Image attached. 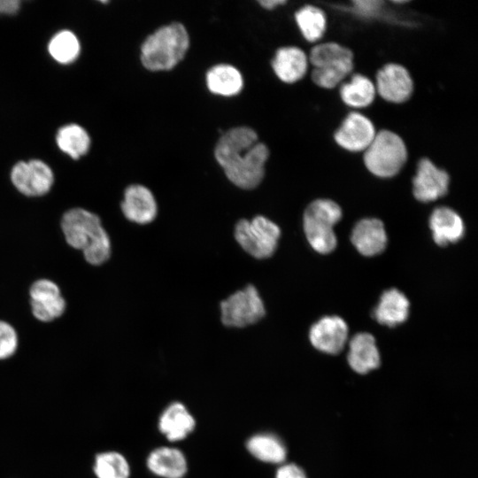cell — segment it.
I'll use <instances>...</instances> for the list:
<instances>
[{
  "mask_svg": "<svg viewBox=\"0 0 478 478\" xmlns=\"http://www.w3.org/2000/svg\"><path fill=\"white\" fill-rule=\"evenodd\" d=\"M214 156L233 184L251 189L259 185L264 178L269 150L258 140L255 130L235 127L220 137Z\"/></svg>",
  "mask_w": 478,
  "mask_h": 478,
  "instance_id": "6da1fadb",
  "label": "cell"
},
{
  "mask_svg": "<svg viewBox=\"0 0 478 478\" xmlns=\"http://www.w3.org/2000/svg\"><path fill=\"white\" fill-rule=\"evenodd\" d=\"M189 47V36L180 22H173L158 28L141 46V62L153 72L168 71L185 57Z\"/></svg>",
  "mask_w": 478,
  "mask_h": 478,
  "instance_id": "7a4b0ae2",
  "label": "cell"
},
{
  "mask_svg": "<svg viewBox=\"0 0 478 478\" xmlns=\"http://www.w3.org/2000/svg\"><path fill=\"white\" fill-rule=\"evenodd\" d=\"M308 61L313 66L312 81L328 89L336 87L353 69L351 50L336 42L315 45L310 52Z\"/></svg>",
  "mask_w": 478,
  "mask_h": 478,
  "instance_id": "3957f363",
  "label": "cell"
},
{
  "mask_svg": "<svg viewBox=\"0 0 478 478\" xmlns=\"http://www.w3.org/2000/svg\"><path fill=\"white\" fill-rule=\"evenodd\" d=\"M342 209L330 199H316L304 213V231L312 248L320 254L333 251L337 244L334 226L342 218Z\"/></svg>",
  "mask_w": 478,
  "mask_h": 478,
  "instance_id": "277c9868",
  "label": "cell"
},
{
  "mask_svg": "<svg viewBox=\"0 0 478 478\" xmlns=\"http://www.w3.org/2000/svg\"><path fill=\"white\" fill-rule=\"evenodd\" d=\"M363 159L371 173L380 178H390L397 175L405 166L407 149L397 134L381 130L364 150Z\"/></svg>",
  "mask_w": 478,
  "mask_h": 478,
  "instance_id": "5b68a950",
  "label": "cell"
},
{
  "mask_svg": "<svg viewBox=\"0 0 478 478\" xmlns=\"http://www.w3.org/2000/svg\"><path fill=\"white\" fill-rule=\"evenodd\" d=\"M60 226L66 242L76 250L83 251L111 242L100 218L81 207L66 211Z\"/></svg>",
  "mask_w": 478,
  "mask_h": 478,
  "instance_id": "8992f818",
  "label": "cell"
},
{
  "mask_svg": "<svg viewBox=\"0 0 478 478\" xmlns=\"http://www.w3.org/2000/svg\"><path fill=\"white\" fill-rule=\"evenodd\" d=\"M281 230L269 219L258 215L251 220L243 219L235 227V237L251 256L264 259L271 257L278 245Z\"/></svg>",
  "mask_w": 478,
  "mask_h": 478,
  "instance_id": "52a82bcc",
  "label": "cell"
},
{
  "mask_svg": "<svg viewBox=\"0 0 478 478\" xmlns=\"http://www.w3.org/2000/svg\"><path fill=\"white\" fill-rule=\"evenodd\" d=\"M220 312L225 326L244 328L260 320L266 309L258 289L249 284L223 300Z\"/></svg>",
  "mask_w": 478,
  "mask_h": 478,
  "instance_id": "ba28073f",
  "label": "cell"
},
{
  "mask_svg": "<svg viewBox=\"0 0 478 478\" xmlns=\"http://www.w3.org/2000/svg\"><path fill=\"white\" fill-rule=\"evenodd\" d=\"M11 181L21 194L27 197H41L48 193L53 183L51 168L40 159L19 161L11 171Z\"/></svg>",
  "mask_w": 478,
  "mask_h": 478,
  "instance_id": "9c48e42d",
  "label": "cell"
},
{
  "mask_svg": "<svg viewBox=\"0 0 478 478\" xmlns=\"http://www.w3.org/2000/svg\"><path fill=\"white\" fill-rule=\"evenodd\" d=\"M30 306L34 317L50 322L63 315L66 302L59 286L50 279H38L29 288Z\"/></svg>",
  "mask_w": 478,
  "mask_h": 478,
  "instance_id": "30bf717a",
  "label": "cell"
},
{
  "mask_svg": "<svg viewBox=\"0 0 478 478\" xmlns=\"http://www.w3.org/2000/svg\"><path fill=\"white\" fill-rule=\"evenodd\" d=\"M450 176L446 171L436 166L430 159L418 162L412 180L415 198L422 203L435 201L443 197L449 189Z\"/></svg>",
  "mask_w": 478,
  "mask_h": 478,
  "instance_id": "8fae6325",
  "label": "cell"
},
{
  "mask_svg": "<svg viewBox=\"0 0 478 478\" xmlns=\"http://www.w3.org/2000/svg\"><path fill=\"white\" fill-rule=\"evenodd\" d=\"M374 86L382 98L395 104L407 101L413 91L408 70L396 63L387 64L378 71Z\"/></svg>",
  "mask_w": 478,
  "mask_h": 478,
  "instance_id": "7c38bea8",
  "label": "cell"
},
{
  "mask_svg": "<svg viewBox=\"0 0 478 478\" xmlns=\"http://www.w3.org/2000/svg\"><path fill=\"white\" fill-rule=\"evenodd\" d=\"M376 131L373 122L359 112H350L343 120L334 138L343 149L352 151H364L374 140Z\"/></svg>",
  "mask_w": 478,
  "mask_h": 478,
  "instance_id": "4fadbf2b",
  "label": "cell"
},
{
  "mask_svg": "<svg viewBox=\"0 0 478 478\" xmlns=\"http://www.w3.org/2000/svg\"><path fill=\"white\" fill-rule=\"evenodd\" d=\"M310 342L320 351L328 354L339 353L348 338V326L338 316H325L310 328Z\"/></svg>",
  "mask_w": 478,
  "mask_h": 478,
  "instance_id": "5bb4252c",
  "label": "cell"
},
{
  "mask_svg": "<svg viewBox=\"0 0 478 478\" xmlns=\"http://www.w3.org/2000/svg\"><path fill=\"white\" fill-rule=\"evenodd\" d=\"M121 211L128 220L144 225L154 220L158 206L152 192L141 184H132L124 191Z\"/></svg>",
  "mask_w": 478,
  "mask_h": 478,
  "instance_id": "9a60e30c",
  "label": "cell"
},
{
  "mask_svg": "<svg viewBox=\"0 0 478 478\" xmlns=\"http://www.w3.org/2000/svg\"><path fill=\"white\" fill-rule=\"evenodd\" d=\"M351 240L360 254L366 257L378 255L387 244L384 225L378 219H363L354 226Z\"/></svg>",
  "mask_w": 478,
  "mask_h": 478,
  "instance_id": "2e32d148",
  "label": "cell"
},
{
  "mask_svg": "<svg viewBox=\"0 0 478 478\" xmlns=\"http://www.w3.org/2000/svg\"><path fill=\"white\" fill-rule=\"evenodd\" d=\"M158 427L168 441L178 442L195 429L196 420L182 403L173 402L161 412Z\"/></svg>",
  "mask_w": 478,
  "mask_h": 478,
  "instance_id": "e0dca14e",
  "label": "cell"
},
{
  "mask_svg": "<svg viewBox=\"0 0 478 478\" xmlns=\"http://www.w3.org/2000/svg\"><path fill=\"white\" fill-rule=\"evenodd\" d=\"M146 466L150 473L161 478H183L188 471L184 453L170 446L152 450L146 459Z\"/></svg>",
  "mask_w": 478,
  "mask_h": 478,
  "instance_id": "ac0fdd59",
  "label": "cell"
},
{
  "mask_svg": "<svg viewBox=\"0 0 478 478\" xmlns=\"http://www.w3.org/2000/svg\"><path fill=\"white\" fill-rule=\"evenodd\" d=\"M429 227L435 243L440 246L459 242L465 233L461 217L451 208H436L429 218Z\"/></svg>",
  "mask_w": 478,
  "mask_h": 478,
  "instance_id": "d6986e66",
  "label": "cell"
},
{
  "mask_svg": "<svg viewBox=\"0 0 478 478\" xmlns=\"http://www.w3.org/2000/svg\"><path fill=\"white\" fill-rule=\"evenodd\" d=\"M308 63V57L302 49L285 46L276 50L272 60V67L281 81L295 83L305 75Z\"/></svg>",
  "mask_w": 478,
  "mask_h": 478,
  "instance_id": "ffe728a7",
  "label": "cell"
},
{
  "mask_svg": "<svg viewBox=\"0 0 478 478\" xmlns=\"http://www.w3.org/2000/svg\"><path fill=\"white\" fill-rule=\"evenodd\" d=\"M348 363L355 372L367 374L380 366V352L369 333L356 334L350 341Z\"/></svg>",
  "mask_w": 478,
  "mask_h": 478,
  "instance_id": "44dd1931",
  "label": "cell"
},
{
  "mask_svg": "<svg viewBox=\"0 0 478 478\" xmlns=\"http://www.w3.org/2000/svg\"><path fill=\"white\" fill-rule=\"evenodd\" d=\"M409 307L407 297L398 289H390L381 296L374 317L382 325L396 327L407 320Z\"/></svg>",
  "mask_w": 478,
  "mask_h": 478,
  "instance_id": "7402d4cb",
  "label": "cell"
},
{
  "mask_svg": "<svg viewBox=\"0 0 478 478\" xmlns=\"http://www.w3.org/2000/svg\"><path fill=\"white\" fill-rule=\"evenodd\" d=\"M208 89L215 95L233 96L241 92L243 87L242 73L237 68L227 64L211 67L206 73Z\"/></svg>",
  "mask_w": 478,
  "mask_h": 478,
  "instance_id": "603a6c76",
  "label": "cell"
},
{
  "mask_svg": "<svg viewBox=\"0 0 478 478\" xmlns=\"http://www.w3.org/2000/svg\"><path fill=\"white\" fill-rule=\"evenodd\" d=\"M246 449L258 460L270 464H281L287 457L282 440L272 433H258L246 442Z\"/></svg>",
  "mask_w": 478,
  "mask_h": 478,
  "instance_id": "cb8c5ba5",
  "label": "cell"
},
{
  "mask_svg": "<svg viewBox=\"0 0 478 478\" xmlns=\"http://www.w3.org/2000/svg\"><path fill=\"white\" fill-rule=\"evenodd\" d=\"M376 95L374 83L366 76L356 73L340 88L342 101L352 108H364L370 105Z\"/></svg>",
  "mask_w": 478,
  "mask_h": 478,
  "instance_id": "d4e9b609",
  "label": "cell"
},
{
  "mask_svg": "<svg viewBox=\"0 0 478 478\" xmlns=\"http://www.w3.org/2000/svg\"><path fill=\"white\" fill-rule=\"evenodd\" d=\"M60 150L73 159L84 156L90 147V137L80 125L72 123L61 127L56 135Z\"/></svg>",
  "mask_w": 478,
  "mask_h": 478,
  "instance_id": "484cf974",
  "label": "cell"
},
{
  "mask_svg": "<svg viewBox=\"0 0 478 478\" xmlns=\"http://www.w3.org/2000/svg\"><path fill=\"white\" fill-rule=\"evenodd\" d=\"M297 27L305 37L311 42L319 41L327 27V18L324 12L313 5H305L295 13Z\"/></svg>",
  "mask_w": 478,
  "mask_h": 478,
  "instance_id": "4316f807",
  "label": "cell"
},
{
  "mask_svg": "<svg viewBox=\"0 0 478 478\" xmlns=\"http://www.w3.org/2000/svg\"><path fill=\"white\" fill-rule=\"evenodd\" d=\"M48 50L55 61L67 65L74 62L79 57L81 44L73 32L61 30L55 34L49 42Z\"/></svg>",
  "mask_w": 478,
  "mask_h": 478,
  "instance_id": "83f0119b",
  "label": "cell"
},
{
  "mask_svg": "<svg viewBox=\"0 0 478 478\" xmlns=\"http://www.w3.org/2000/svg\"><path fill=\"white\" fill-rule=\"evenodd\" d=\"M93 470L97 478H129L130 465L118 451H104L95 458Z\"/></svg>",
  "mask_w": 478,
  "mask_h": 478,
  "instance_id": "f1b7e54d",
  "label": "cell"
},
{
  "mask_svg": "<svg viewBox=\"0 0 478 478\" xmlns=\"http://www.w3.org/2000/svg\"><path fill=\"white\" fill-rule=\"evenodd\" d=\"M19 344L18 334L8 322L0 320V360L12 357Z\"/></svg>",
  "mask_w": 478,
  "mask_h": 478,
  "instance_id": "f546056e",
  "label": "cell"
},
{
  "mask_svg": "<svg viewBox=\"0 0 478 478\" xmlns=\"http://www.w3.org/2000/svg\"><path fill=\"white\" fill-rule=\"evenodd\" d=\"M275 478H307L305 471L297 465H281L275 473Z\"/></svg>",
  "mask_w": 478,
  "mask_h": 478,
  "instance_id": "4dcf8cb0",
  "label": "cell"
},
{
  "mask_svg": "<svg viewBox=\"0 0 478 478\" xmlns=\"http://www.w3.org/2000/svg\"><path fill=\"white\" fill-rule=\"evenodd\" d=\"M354 7L358 13L367 15L375 13L381 7V1H354Z\"/></svg>",
  "mask_w": 478,
  "mask_h": 478,
  "instance_id": "1f68e13d",
  "label": "cell"
},
{
  "mask_svg": "<svg viewBox=\"0 0 478 478\" xmlns=\"http://www.w3.org/2000/svg\"><path fill=\"white\" fill-rule=\"evenodd\" d=\"M20 7L19 0H0V15L15 14Z\"/></svg>",
  "mask_w": 478,
  "mask_h": 478,
  "instance_id": "d6a6232c",
  "label": "cell"
},
{
  "mask_svg": "<svg viewBox=\"0 0 478 478\" xmlns=\"http://www.w3.org/2000/svg\"><path fill=\"white\" fill-rule=\"evenodd\" d=\"M258 4L266 10H274L278 5H281L286 4L285 0H260L258 1Z\"/></svg>",
  "mask_w": 478,
  "mask_h": 478,
  "instance_id": "836d02e7",
  "label": "cell"
}]
</instances>
